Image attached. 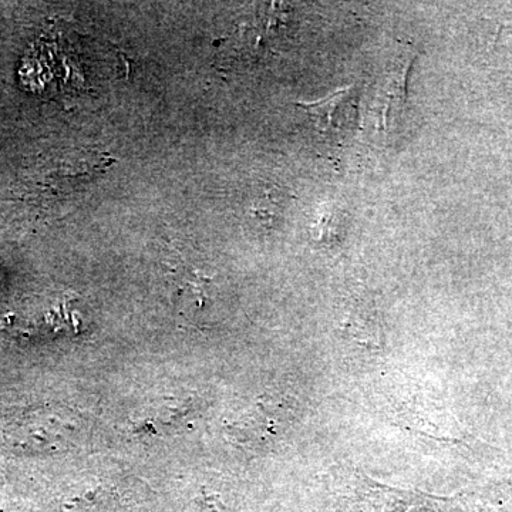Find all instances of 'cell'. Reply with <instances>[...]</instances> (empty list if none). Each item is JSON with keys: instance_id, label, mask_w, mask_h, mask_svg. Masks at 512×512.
Instances as JSON below:
<instances>
[{"instance_id": "1", "label": "cell", "mask_w": 512, "mask_h": 512, "mask_svg": "<svg viewBox=\"0 0 512 512\" xmlns=\"http://www.w3.org/2000/svg\"><path fill=\"white\" fill-rule=\"evenodd\" d=\"M286 427V410L271 399L258 402L239 412L225 424L229 441L237 447L261 451L272 446Z\"/></svg>"}, {"instance_id": "2", "label": "cell", "mask_w": 512, "mask_h": 512, "mask_svg": "<svg viewBox=\"0 0 512 512\" xmlns=\"http://www.w3.org/2000/svg\"><path fill=\"white\" fill-rule=\"evenodd\" d=\"M350 104L352 96L350 89H342L326 99L315 103L299 104L311 116L320 134L335 138L342 136L349 126Z\"/></svg>"}, {"instance_id": "3", "label": "cell", "mask_w": 512, "mask_h": 512, "mask_svg": "<svg viewBox=\"0 0 512 512\" xmlns=\"http://www.w3.org/2000/svg\"><path fill=\"white\" fill-rule=\"evenodd\" d=\"M342 330L360 345L372 349L379 346L380 325L375 311L366 305L353 306L350 309L342 322Z\"/></svg>"}]
</instances>
